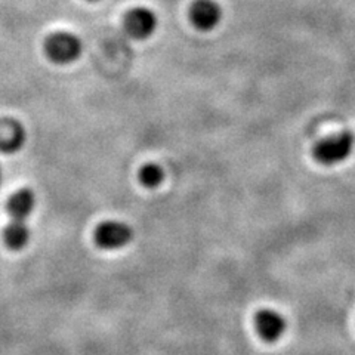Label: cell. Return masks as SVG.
I'll return each mask as SVG.
<instances>
[{
	"instance_id": "1",
	"label": "cell",
	"mask_w": 355,
	"mask_h": 355,
	"mask_svg": "<svg viewBox=\"0 0 355 355\" xmlns=\"http://www.w3.org/2000/svg\"><path fill=\"white\" fill-rule=\"evenodd\" d=\"M44 53L49 61L67 65L79 60L83 53V43L70 31H55L44 40Z\"/></svg>"
},
{
	"instance_id": "2",
	"label": "cell",
	"mask_w": 355,
	"mask_h": 355,
	"mask_svg": "<svg viewBox=\"0 0 355 355\" xmlns=\"http://www.w3.org/2000/svg\"><path fill=\"white\" fill-rule=\"evenodd\" d=\"M354 150V137L349 132H340L338 135L321 141L314 150L315 159L326 166H335L345 162Z\"/></svg>"
},
{
	"instance_id": "3",
	"label": "cell",
	"mask_w": 355,
	"mask_h": 355,
	"mask_svg": "<svg viewBox=\"0 0 355 355\" xmlns=\"http://www.w3.org/2000/svg\"><path fill=\"white\" fill-rule=\"evenodd\" d=\"M94 240L103 250H119L133 240V230L126 222L105 220L95 230Z\"/></svg>"
},
{
	"instance_id": "4",
	"label": "cell",
	"mask_w": 355,
	"mask_h": 355,
	"mask_svg": "<svg viewBox=\"0 0 355 355\" xmlns=\"http://www.w3.org/2000/svg\"><path fill=\"white\" fill-rule=\"evenodd\" d=\"M159 27V18L155 12L146 6L130 9L125 18V30L128 36L137 40L150 39Z\"/></svg>"
},
{
	"instance_id": "5",
	"label": "cell",
	"mask_w": 355,
	"mask_h": 355,
	"mask_svg": "<svg viewBox=\"0 0 355 355\" xmlns=\"http://www.w3.org/2000/svg\"><path fill=\"white\" fill-rule=\"evenodd\" d=\"M190 18L197 30L212 31L222 19V8L216 0H196L190 9Z\"/></svg>"
},
{
	"instance_id": "6",
	"label": "cell",
	"mask_w": 355,
	"mask_h": 355,
	"mask_svg": "<svg viewBox=\"0 0 355 355\" xmlns=\"http://www.w3.org/2000/svg\"><path fill=\"white\" fill-rule=\"evenodd\" d=\"M27 132L21 121L15 119L0 120V153L10 155L17 154L26 146Z\"/></svg>"
},
{
	"instance_id": "7",
	"label": "cell",
	"mask_w": 355,
	"mask_h": 355,
	"mask_svg": "<svg viewBox=\"0 0 355 355\" xmlns=\"http://www.w3.org/2000/svg\"><path fill=\"white\" fill-rule=\"evenodd\" d=\"M254 327L259 336L268 342L279 340L286 331V318L274 309H262L254 317Z\"/></svg>"
},
{
	"instance_id": "8",
	"label": "cell",
	"mask_w": 355,
	"mask_h": 355,
	"mask_svg": "<svg viewBox=\"0 0 355 355\" xmlns=\"http://www.w3.org/2000/svg\"><path fill=\"white\" fill-rule=\"evenodd\" d=\"M36 209V194L28 188L17 191L8 202V214L10 220L27 222Z\"/></svg>"
},
{
	"instance_id": "9",
	"label": "cell",
	"mask_w": 355,
	"mask_h": 355,
	"mask_svg": "<svg viewBox=\"0 0 355 355\" xmlns=\"http://www.w3.org/2000/svg\"><path fill=\"white\" fill-rule=\"evenodd\" d=\"M30 237H31V231H30V227L27 225V222L10 220L3 231V239H5L6 246L10 250H15V252L26 249L30 241Z\"/></svg>"
},
{
	"instance_id": "10",
	"label": "cell",
	"mask_w": 355,
	"mask_h": 355,
	"mask_svg": "<svg viewBox=\"0 0 355 355\" xmlns=\"http://www.w3.org/2000/svg\"><path fill=\"white\" fill-rule=\"evenodd\" d=\"M139 182L146 188H157L164 181V172L159 164L147 163L139 171Z\"/></svg>"
},
{
	"instance_id": "11",
	"label": "cell",
	"mask_w": 355,
	"mask_h": 355,
	"mask_svg": "<svg viewBox=\"0 0 355 355\" xmlns=\"http://www.w3.org/2000/svg\"><path fill=\"white\" fill-rule=\"evenodd\" d=\"M2 181H3V172H2V168H0V185H2Z\"/></svg>"
},
{
	"instance_id": "12",
	"label": "cell",
	"mask_w": 355,
	"mask_h": 355,
	"mask_svg": "<svg viewBox=\"0 0 355 355\" xmlns=\"http://www.w3.org/2000/svg\"><path fill=\"white\" fill-rule=\"evenodd\" d=\"M89 2H98V0H89Z\"/></svg>"
}]
</instances>
